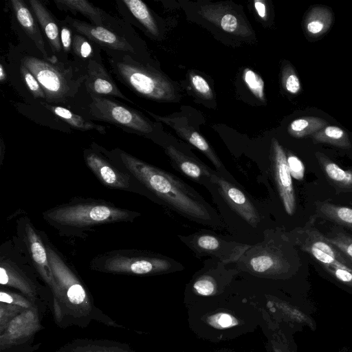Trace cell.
I'll use <instances>...</instances> for the list:
<instances>
[{
	"label": "cell",
	"mask_w": 352,
	"mask_h": 352,
	"mask_svg": "<svg viewBox=\"0 0 352 352\" xmlns=\"http://www.w3.org/2000/svg\"><path fill=\"white\" fill-rule=\"evenodd\" d=\"M119 157L151 199L197 223L216 230L227 229L217 210L180 178L123 151Z\"/></svg>",
	"instance_id": "6da1fadb"
},
{
	"label": "cell",
	"mask_w": 352,
	"mask_h": 352,
	"mask_svg": "<svg viewBox=\"0 0 352 352\" xmlns=\"http://www.w3.org/2000/svg\"><path fill=\"white\" fill-rule=\"evenodd\" d=\"M206 188L211 194L230 232L241 241H247L248 245H253L264 240L267 231L264 230V208L234 183L230 174L223 175L215 170Z\"/></svg>",
	"instance_id": "7a4b0ae2"
},
{
	"label": "cell",
	"mask_w": 352,
	"mask_h": 352,
	"mask_svg": "<svg viewBox=\"0 0 352 352\" xmlns=\"http://www.w3.org/2000/svg\"><path fill=\"white\" fill-rule=\"evenodd\" d=\"M138 214L104 201H83L50 209L43 214V218L57 227L85 228L131 220Z\"/></svg>",
	"instance_id": "3957f363"
},
{
	"label": "cell",
	"mask_w": 352,
	"mask_h": 352,
	"mask_svg": "<svg viewBox=\"0 0 352 352\" xmlns=\"http://www.w3.org/2000/svg\"><path fill=\"white\" fill-rule=\"evenodd\" d=\"M93 267L100 271L135 275H152L172 272L183 269L173 258L146 251L119 250L106 253L93 261Z\"/></svg>",
	"instance_id": "277c9868"
},
{
	"label": "cell",
	"mask_w": 352,
	"mask_h": 352,
	"mask_svg": "<svg viewBox=\"0 0 352 352\" xmlns=\"http://www.w3.org/2000/svg\"><path fill=\"white\" fill-rule=\"evenodd\" d=\"M116 68L127 85L144 97L164 102H173L178 98L173 84L161 74L125 61L118 62Z\"/></svg>",
	"instance_id": "5b68a950"
},
{
	"label": "cell",
	"mask_w": 352,
	"mask_h": 352,
	"mask_svg": "<svg viewBox=\"0 0 352 352\" xmlns=\"http://www.w3.org/2000/svg\"><path fill=\"white\" fill-rule=\"evenodd\" d=\"M35 76L50 102H63L76 93L78 84L71 72L56 65L52 60L25 56L21 60Z\"/></svg>",
	"instance_id": "8992f818"
},
{
	"label": "cell",
	"mask_w": 352,
	"mask_h": 352,
	"mask_svg": "<svg viewBox=\"0 0 352 352\" xmlns=\"http://www.w3.org/2000/svg\"><path fill=\"white\" fill-rule=\"evenodd\" d=\"M178 236L196 256H209L226 265L236 263L251 246L207 230Z\"/></svg>",
	"instance_id": "52a82bcc"
},
{
	"label": "cell",
	"mask_w": 352,
	"mask_h": 352,
	"mask_svg": "<svg viewBox=\"0 0 352 352\" xmlns=\"http://www.w3.org/2000/svg\"><path fill=\"white\" fill-rule=\"evenodd\" d=\"M45 246L60 292L61 302L76 316L87 315L91 311V305L86 289L58 253L49 245Z\"/></svg>",
	"instance_id": "ba28073f"
},
{
	"label": "cell",
	"mask_w": 352,
	"mask_h": 352,
	"mask_svg": "<svg viewBox=\"0 0 352 352\" xmlns=\"http://www.w3.org/2000/svg\"><path fill=\"white\" fill-rule=\"evenodd\" d=\"M248 271L272 277H282L290 265L274 241L264 239L251 245L236 262Z\"/></svg>",
	"instance_id": "9c48e42d"
},
{
	"label": "cell",
	"mask_w": 352,
	"mask_h": 352,
	"mask_svg": "<svg viewBox=\"0 0 352 352\" xmlns=\"http://www.w3.org/2000/svg\"><path fill=\"white\" fill-rule=\"evenodd\" d=\"M294 237L296 243L313 256L324 269L340 268L352 272V263L327 241L312 222L296 230Z\"/></svg>",
	"instance_id": "30bf717a"
},
{
	"label": "cell",
	"mask_w": 352,
	"mask_h": 352,
	"mask_svg": "<svg viewBox=\"0 0 352 352\" xmlns=\"http://www.w3.org/2000/svg\"><path fill=\"white\" fill-rule=\"evenodd\" d=\"M89 111L93 117L141 133L153 131L151 123L137 111L110 99L91 96Z\"/></svg>",
	"instance_id": "8fae6325"
},
{
	"label": "cell",
	"mask_w": 352,
	"mask_h": 352,
	"mask_svg": "<svg viewBox=\"0 0 352 352\" xmlns=\"http://www.w3.org/2000/svg\"><path fill=\"white\" fill-rule=\"evenodd\" d=\"M147 112L157 121L168 125L181 138L202 152L212 163L217 172L223 175H229V173L226 170L212 146L206 140L195 130L186 116L178 114L161 116L150 111Z\"/></svg>",
	"instance_id": "7c38bea8"
},
{
	"label": "cell",
	"mask_w": 352,
	"mask_h": 352,
	"mask_svg": "<svg viewBox=\"0 0 352 352\" xmlns=\"http://www.w3.org/2000/svg\"><path fill=\"white\" fill-rule=\"evenodd\" d=\"M271 162L273 177L284 208L289 215H293L296 210V198L292 175L286 154L275 138L272 140Z\"/></svg>",
	"instance_id": "4fadbf2b"
},
{
	"label": "cell",
	"mask_w": 352,
	"mask_h": 352,
	"mask_svg": "<svg viewBox=\"0 0 352 352\" xmlns=\"http://www.w3.org/2000/svg\"><path fill=\"white\" fill-rule=\"evenodd\" d=\"M28 248L38 272L52 289L54 296V311L57 318L61 315V294L51 269L45 245L31 225L25 226Z\"/></svg>",
	"instance_id": "5bb4252c"
},
{
	"label": "cell",
	"mask_w": 352,
	"mask_h": 352,
	"mask_svg": "<svg viewBox=\"0 0 352 352\" xmlns=\"http://www.w3.org/2000/svg\"><path fill=\"white\" fill-rule=\"evenodd\" d=\"M41 328L36 307L25 309L15 317L0 333V349L4 350L21 344Z\"/></svg>",
	"instance_id": "9a60e30c"
},
{
	"label": "cell",
	"mask_w": 352,
	"mask_h": 352,
	"mask_svg": "<svg viewBox=\"0 0 352 352\" xmlns=\"http://www.w3.org/2000/svg\"><path fill=\"white\" fill-rule=\"evenodd\" d=\"M173 167L179 173L205 188L210 182L215 170L198 158L170 144L165 148Z\"/></svg>",
	"instance_id": "2e32d148"
},
{
	"label": "cell",
	"mask_w": 352,
	"mask_h": 352,
	"mask_svg": "<svg viewBox=\"0 0 352 352\" xmlns=\"http://www.w3.org/2000/svg\"><path fill=\"white\" fill-rule=\"evenodd\" d=\"M199 13L203 18L228 33L243 37L248 36L252 34V30L248 24L228 6L206 4L200 6Z\"/></svg>",
	"instance_id": "e0dca14e"
},
{
	"label": "cell",
	"mask_w": 352,
	"mask_h": 352,
	"mask_svg": "<svg viewBox=\"0 0 352 352\" xmlns=\"http://www.w3.org/2000/svg\"><path fill=\"white\" fill-rule=\"evenodd\" d=\"M85 159L88 167L104 185L116 189L131 188L130 174L120 170L95 153L87 152L85 154Z\"/></svg>",
	"instance_id": "ac0fdd59"
},
{
	"label": "cell",
	"mask_w": 352,
	"mask_h": 352,
	"mask_svg": "<svg viewBox=\"0 0 352 352\" xmlns=\"http://www.w3.org/2000/svg\"><path fill=\"white\" fill-rule=\"evenodd\" d=\"M68 23L78 33L100 45L124 52H134L133 47L123 37L103 26L91 25L78 19L67 18Z\"/></svg>",
	"instance_id": "d6986e66"
},
{
	"label": "cell",
	"mask_w": 352,
	"mask_h": 352,
	"mask_svg": "<svg viewBox=\"0 0 352 352\" xmlns=\"http://www.w3.org/2000/svg\"><path fill=\"white\" fill-rule=\"evenodd\" d=\"M85 83L91 94L113 96L131 102L119 90L104 67L95 60L89 63Z\"/></svg>",
	"instance_id": "ffe728a7"
},
{
	"label": "cell",
	"mask_w": 352,
	"mask_h": 352,
	"mask_svg": "<svg viewBox=\"0 0 352 352\" xmlns=\"http://www.w3.org/2000/svg\"><path fill=\"white\" fill-rule=\"evenodd\" d=\"M11 3L15 16L21 26L33 41L45 59L51 60L50 58L47 56L42 34L31 11L21 0H12Z\"/></svg>",
	"instance_id": "44dd1931"
},
{
	"label": "cell",
	"mask_w": 352,
	"mask_h": 352,
	"mask_svg": "<svg viewBox=\"0 0 352 352\" xmlns=\"http://www.w3.org/2000/svg\"><path fill=\"white\" fill-rule=\"evenodd\" d=\"M30 8L38 21L54 53L62 50L58 27L49 10L37 0L29 1Z\"/></svg>",
	"instance_id": "7402d4cb"
},
{
	"label": "cell",
	"mask_w": 352,
	"mask_h": 352,
	"mask_svg": "<svg viewBox=\"0 0 352 352\" xmlns=\"http://www.w3.org/2000/svg\"><path fill=\"white\" fill-rule=\"evenodd\" d=\"M0 283L16 288L31 298L36 295L35 287L30 280L16 268L5 262L1 263Z\"/></svg>",
	"instance_id": "603a6c76"
},
{
	"label": "cell",
	"mask_w": 352,
	"mask_h": 352,
	"mask_svg": "<svg viewBox=\"0 0 352 352\" xmlns=\"http://www.w3.org/2000/svg\"><path fill=\"white\" fill-rule=\"evenodd\" d=\"M332 21L333 14L329 9L323 6H316L306 16L305 26L309 34L320 36L329 29Z\"/></svg>",
	"instance_id": "cb8c5ba5"
},
{
	"label": "cell",
	"mask_w": 352,
	"mask_h": 352,
	"mask_svg": "<svg viewBox=\"0 0 352 352\" xmlns=\"http://www.w3.org/2000/svg\"><path fill=\"white\" fill-rule=\"evenodd\" d=\"M316 157L327 177L337 186L343 189H352V172L345 170L321 153Z\"/></svg>",
	"instance_id": "d4e9b609"
},
{
	"label": "cell",
	"mask_w": 352,
	"mask_h": 352,
	"mask_svg": "<svg viewBox=\"0 0 352 352\" xmlns=\"http://www.w3.org/2000/svg\"><path fill=\"white\" fill-rule=\"evenodd\" d=\"M56 6L63 10L80 12L94 23L102 26L103 24L102 11L85 0H55Z\"/></svg>",
	"instance_id": "484cf974"
},
{
	"label": "cell",
	"mask_w": 352,
	"mask_h": 352,
	"mask_svg": "<svg viewBox=\"0 0 352 352\" xmlns=\"http://www.w3.org/2000/svg\"><path fill=\"white\" fill-rule=\"evenodd\" d=\"M317 211L320 217L352 230V209L327 202L317 204Z\"/></svg>",
	"instance_id": "4316f807"
},
{
	"label": "cell",
	"mask_w": 352,
	"mask_h": 352,
	"mask_svg": "<svg viewBox=\"0 0 352 352\" xmlns=\"http://www.w3.org/2000/svg\"><path fill=\"white\" fill-rule=\"evenodd\" d=\"M42 104L54 115L76 129L82 131L95 129L99 133H105V128L103 127V126L96 124L89 120H85L65 107L47 104L45 103Z\"/></svg>",
	"instance_id": "83f0119b"
},
{
	"label": "cell",
	"mask_w": 352,
	"mask_h": 352,
	"mask_svg": "<svg viewBox=\"0 0 352 352\" xmlns=\"http://www.w3.org/2000/svg\"><path fill=\"white\" fill-rule=\"evenodd\" d=\"M327 126V120L322 118L306 116L293 120L288 126V132L293 137L301 138L313 135Z\"/></svg>",
	"instance_id": "f1b7e54d"
},
{
	"label": "cell",
	"mask_w": 352,
	"mask_h": 352,
	"mask_svg": "<svg viewBox=\"0 0 352 352\" xmlns=\"http://www.w3.org/2000/svg\"><path fill=\"white\" fill-rule=\"evenodd\" d=\"M123 3L135 18L153 35H159L157 23L146 5L140 0H124Z\"/></svg>",
	"instance_id": "f546056e"
},
{
	"label": "cell",
	"mask_w": 352,
	"mask_h": 352,
	"mask_svg": "<svg viewBox=\"0 0 352 352\" xmlns=\"http://www.w3.org/2000/svg\"><path fill=\"white\" fill-rule=\"evenodd\" d=\"M312 138L318 142L341 148H348L351 146L348 134L337 126H327L313 134Z\"/></svg>",
	"instance_id": "4dcf8cb0"
},
{
	"label": "cell",
	"mask_w": 352,
	"mask_h": 352,
	"mask_svg": "<svg viewBox=\"0 0 352 352\" xmlns=\"http://www.w3.org/2000/svg\"><path fill=\"white\" fill-rule=\"evenodd\" d=\"M243 80L251 93L260 101H265L264 81L251 69H245Z\"/></svg>",
	"instance_id": "1f68e13d"
},
{
	"label": "cell",
	"mask_w": 352,
	"mask_h": 352,
	"mask_svg": "<svg viewBox=\"0 0 352 352\" xmlns=\"http://www.w3.org/2000/svg\"><path fill=\"white\" fill-rule=\"evenodd\" d=\"M327 241L352 263V236L342 232H336L331 236H325Z\"/></svg>",
	"instance_id": "d6a6232c"
},
{
	"label": "cell",
	"mask_w": 352,
	"mask_h": 352,
	"mask_svg": "<svg viewBox=\"0 0 352 352\" xmlns=\"http://www.w3.org/2000/svg\"><path fill=\"white\" fill-rule=\"evenodd\" d=\"M282 84L284 89L292 94H296L301 89L299 78L290 65H285L283 69Z\"/></svg>",
	"instance_id": "836d02e7"
},
{
	"label": "cell",
	"mask_w": 352,
	"mask_h": 352,
	"mask_svg": "<svg viewBox=\"0 0 352 352\" xmlns=\"http://www.w3.org/2000/svg\"><path fill=\"white\" fill-rule=\"evenodd\" d=\"M22 78L28 89L34 98L45 99V95L33 74L23 64L20 67Z\"/></svg>",
	"instance_id": "e575fe53"
},
{
	"label": "cell",
	"mask_w": 352,
	"mask_h": 352,
	"mask_svg": "<svg viewBox=\"0 0 352 352\" xmlns=\"http://www.w3.org/2000/svg\"><path fill=\"white\" fill-rule=\"evenodd\" d=\"M25 309L16 305L0 302V333L15 317Z\"/></svg>",
	"instance_id": "d590c367"
},
{
	"label": "cell",
	"mask_w": 352,
	"mask_h": 352,
	"mask_svg": "<svg viewBox=\"0 0 352 352\" xmlns=\"http://www.w3.org/2000/svg\"><path fill=\"white\" fill-rule=\"evenodd\" d=\"M208 322L218 329L231 328L239 324V320L228 313H217L208 318Z\"/></svg>",
	"instance_id": "8d00e7d4"
},
{
	"label": "cell",
	"mask_w": 352,
	"mask_h": 352,
	"mask_svg": "<svg viewBox=\"0 0 352 352\" xmlns=\"http://www.w3.org/2000/svg\"><path fill=\"white\" fill-rule=\"evenodd\" d=\"M190 79L191 85L197 94L205 99L212 98L211 87L204 77L196 74H192Z\"/></svg>",
	"instance_id": "74e56055"
},
{
	"label": "cell",
	"mask_w": 352,
	"mask_h": 352,
	"mask_svg": "<svg viewBox=\"0 0 352 352\" xmlns=\"http://www.w3.org/2000/svg\"><path fill=\"white\" fill-rule=\"evenodd\" d=\"M0 302L13 305H16L24 309H31L34 307V304L24 296L1 290L0 292Z\"/></svg>",
	"instance_id": "f35d334b"
},
{
	"label": "cell",
	"mask_w": 352,
	"mask_h": 352,
	"mask_svg": "<svg viewBox=\"0 0 352 352\" xmlns=\"http://www.w3.org/2000/svg\"><path fill=\"white\" fill-rule=\"evenodd\" d=\"M72 51L81 58H87L93 53L92 47L85 37L76 34L73 38Z\"/></svg>",
	"instance_id": "ab89813d"
},
{
	"label": "cell",
	"mask_w": 352,
	"mask_h": 352,
	"mask_svg": "<svg viewBox=\"0 0 352 352\" xmlns=\"http://www.w3.org/2000/svg\"><path fill=\"white\" fill-rule=\"evenodd\" d=\"M287 160L291 175L298 180L303 179L305 166L301 160L294 155H288Z\"/></svg>",
	"instance_id": "60d3db41"
},
{
	"label": "cell",
	"mask_w": 352,
	"mask_h": 352,
	"mask_svg": "<svg viewBox=\"0 0 352 352\" xmlns=\"http://www.w3.org/2000/svg\"><path fill=\"white\" fill-rule=\"evenodd\" d=\"M63 352H129L128 351L118 346H98L89 344L83 346H78L71 349L69 351Z\"/></svg>",
	"instance_id": "b9f144b4"
},
{
	"label": "cell",
	"mask_w": 352,
	"mask_h": 352,
	"mask_svg": "<svg viewBox=\"0 0 352 352\" xmlns=\"http://www.w3.org/2000/svg\"><path fill=\"white\" fill-rule=\"evenodd\" d=\"M286 334H282V338L279 339V342L274 344V352H298L296 346L292 340V333L289 338L286 337Z\"/></svg>",
	"instance_id": "7bdbcfd3"
},
{
	"label": "cell",
	"mask_w": 352,
	"mask_h": 352,
	"mask_svg": "<svg viewBox=\"0 0 352 352\" xmlns=\"http://www.w3.org/2000/svg\"><path fill=\"white\" fill-rule=\"evenodd\" d=\"M72 31L67 26L62 27L60 32V38L62 45V50L65 53L70 51L72 46L73 39L72 38Z\"/></svg>",
	"instance_id": "ee69618b"
},
{
	"label": "cell",
	"mask_w": 352,
	"mask_h": 352,
	"mask_svg": "<svg viewBox=\"0 0 352 352\" xmlns=\"http://www.w3.org/2000/svg\"><path fill=\"white\" fill-rule=\"evenodd\" d=\"M254 6L259 17L265 19L267 11L265 3L263 1L256 0L254 1Z\"/></svg>",
	"instance_id": "f6af8a7d"
},
{
	"label": "cell",
	"mask_w": 352,
	"mask_h": 352,
	"mask_svg": "<svg viewBox=\"0 0 352 352\" xmlns=\"http://www.w3.org/2000/svg\"><path fill=\"white\" fill-rule=\"evenodd\" d=\"M7 77L6 70L2 64L0 65V81L3 82Z\"/></svg>",
	"instance_id": "bcb514c9"
},
{
	"label": "cell",
	"mask_w": 352,
	"mask_h": 352,
	"mask_svg": "<svg viewBox=\"0 0 352 352\" xmlns=\"http://www.w3.org/2000/svg\"><path fill=\"white\" fill-rule=\"evenodd\" d=\"M336 352H352V350L349 348L344 347V348L339 349Z\"/></svg>",
	"instance_id": "7dc6e473"
}]
</instances>
